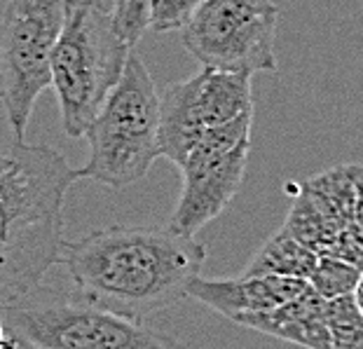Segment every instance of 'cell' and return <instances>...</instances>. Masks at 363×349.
Instances as JSON below:
<instances>
[{
  "label": "cell",
  "instance_id": "6da1fadb",
  "mask_svg": "<svg viewBox=\"0 0 363 349\" xmlns=\"http://www.w3.org/2000/svg\"><path fill=\"white\" fill-rule=\"evenodd\" d=\"M206 253L195 237L169 228L111 225L64 242L59 262L71 277L75 298L143 321L188 298Z\"/></svg>",
  "mask_w": 363,
  "mask_h": 349
},
{
  "label": "cell",
  "instance_id": "7a4b0ae2",
  "mask_svg": "<svg viewBox=\"0 0 363 349\" xmlns=\"http://www.w3.org/2000/svg\"><path fill=\"white\" fill-rule=\"evenodd\" d=\"M80 181L64 155L17 141L0 157V307L33 291L64 249V199Z\"/></svg>",
  "mask_w": 363,
  "mask_h": 349
},
{
  "label": "cell",
  "instance_id": "3957f363",
  "mask_svg": "<svg viewBox=\"0 0 363 349\" xmlns=\"http://www.w3.org/2000/svg\"><path fill=\"white\" fill-rule=\"evenodd\" d=\"M160 94L148 68L129 52L125 71L89 122V157L80 178L113 190L138 183L160 157Z\"/></svg>",
  "mask_w": 363,
  "mask_h": 349
},
{
  "label": "cell",
  "instance_id": "277c9868",
  "mask_svg": "<svg viewBox=\"0 0 363 349\" xmlns=\"http://www.w3.org/2000/svg\"><path fill=\"white\" fill-rule=\"evenodd\" d=\"M0 316L19 349H188L164 331L40 284L0 307Z\"/></svg>",
  "mask_w": 363,
  "mask_h": 349
},
{
  "label": "cell",
  "instance_id": "5b68a950",
  "mask_svg": "<svg viewBox=\"0 0 363 349\" xmlns=\"http://www.w3.org/2000/svg\"><path fill=\"white\" fill-rule=\"evenodd\" d=\"M131 48L115 33L111 12L87 0H68L66 19L52 54L54 94L61 125L71 138L84 136L89 122L125 71Z\"/></svg>",
  "mask_w": 363,
  "mask_h": 349
},
{
  "label": "cell",
  "instance_id": "8992f818",
  "mask_svg": "<svg viewBox=\"0 0 363 349\" xmlns=\"http://www.w3.org/2000/svg\"><path fill=\"white\" fill-rule=\"evenodd\" d=\"M66 3L10 0L0 19V101L17 141H24L35 101L50 87Z\"/></svg>",
  "mask_w": 363,
  "mask_h": 349
},
{
  "label": "cell",
  "instance_id": "52a82bcc",
  "mask_svg": "<svg viewBox=\"0 0 363 349\" xmlns=\"http://www.w3.org/2000/svg\"><path fill=\"white\" fill-rule=\"evenodd\" d=\"M279 7L272 0H204L181 28V40L206 68L277 73Z\"/></svg>",
  "mask_w": 363,
  "mask_h": 349
},
{
  "label": "cell",
  "instance_id": "ba28073f",
  "mask_svg": "<svg viewBox=\"0 0 363 349\" xmlns=\"http://www.w3.org/2000/svg\"><path fill=\"white\" fill-rule=\"evenodd\" d=\"M251 115H239L237 120L204 131L179 167L183 188L169 216V230L195 237L204 225L225 211L244 183L251 153Z\"/></svg>",
  "mask_w": 363,
  "mask_h": 349
},
{
  "label": "cell",
  "instance_id": "9c48e42d",
  "mask_svg": "<svg viewBox=\"0 0 363 349\" xmlns=\"http://www.w3.org/2000/svg\"><path fill=\"white\" fill-rule=\"evenodd\" d=\"M305 279L277 277V275H237L225 279H204L197 277L190 284L188 298L199 300L208 309L228 316L230 321H239L244 316L269 312L281 307L284 302L303 296L307 291Z\"/></svg>",
  "mask_w": 363,
  "mask_h": 349
},
{
  "label": "cell",
  "instance_id": "30bf717a",
  "mask_svg": "<svg viewBox=\"0 0 363 349\" xmlns=\"http://www.w3.org/2000/svg\"><path fill=\"white\" fill-rule=\"evenodd\" d=\"M237 323L305 349H333L326 323V300L316 296L310 286L303 296L284 302L281 307L244 316Z\"/></svg>",
  "mask_w": 363,
  "mask_h": 349
},
{
  "label": "cell",
  "instance_id": "8fae6325",
  "mask_svg": "<svg viewBox=\"0 0 363 349\" xmlns=\"http://www.w3.org/2000/svg\"><path fill=\"white\" fill-rule=\"evenodd\" d=\"M204 131L195 101V75L164 87L160 96V157L181 167Z\"/></svg>",
  "mask_w": 363,
  "mask_h": 349
},
{
  "label": "cell",
  "instance_id": "7c38bea8",
  "mask_svg": "<svg viewBox=\"0 0 363 349\" xmlns=\"http://www.w3.org/2000/svg\"><path fill=\"white\" fill-rule=\"evenodd\" d=\"M249 73L206 68L195 73V101L204 127L225 125L253 111V82Z\"/></svg>",
  "mask_w": 363,
  "mask_h": 349
},
{
  "label": "cell",
  "instance_id": "4fadbf2b",
  "mask_svg": "<svg viewBox=\"0 0 363 349\" xmlns=\"http://www.w3.org/2000/svg\"><path fill=\"white\" fill-rule=\"evenodd\" d=\"M319 253L307 249L296 237L279 228L265 244L256 251L249 265L244 267V275H277L293 279H310Z\"/></svg>",
  "mask_w": 363,
  "mask_h": 349
},
{
  "label": "cell",
  "instance_id": "5bb4252c",
  "mask_svg": "<svg viewBox=\"0 0 363 349\" xmlns=\"http://www.w3.org/2000/svg\"><path fill=\"white\" fill-rule=\"evenodd\" d=\"M281 228L314 253L326 251L337 232L342 230L303 188H300V197L293 201L289 218Z\"/></svg>",
  "mask_w": 363,
  "mask_h": 349
},
{
  "label": "cell",
  "instance_id": "9a60e30c",
  "mask_svg": "<svg viewBox=\"0 0 363 349\" xmlns=\"http://www.w3.org/2000/svg\"><path fill=\"white\" fill-rule=\"evenodd\" d=\"M340 228L354 221V185L347 165L330 167L300 185Z\"/></svg>",
  "mask_w": 363,
  "mask_h": 349
},
{
  "label": "cell",
  "instance_id": "2e32d148",
  "mask_svg": "<svg viewBox=\"0 0 363 349\" xmlns=\"http://www.w3.org/2000/svg\"><path fill=\"white\" fill-rule=\"evenodd\" d=\"M361 270L347 265V262L333 258V255L319 253L312 277L307 279L310 289L323 300H335L342 296H352L354 286L359 282Z\"/></svg>",
  "mask_w": 363,
  "mask_h": 349
},
{
  "label": "cell",
  "instance_id": "e0dca14e",
  "mask_svg": "<svg viewBox=\"0 0 363 349\" xmlns=\"http://www.w3.org/2000/svg\"><path fill=\"white\" fill-rule=\"evenodd\" d=\"M326 323L333 349H363V316L352 296L326 300Z\"/></svg>",
  "mask_w": 363,
  "mask_h": 349
},
{
  "label": "cell",
  "instance_id": "ac0fdd59",
  "mask_svg": "<svg viewBox=\"0 0 363 349\" xmlns=\"http://www.w3.org/2000/svg\"><path fill=\"white\" fill-rule=\"evenodd\" d=\"M150 7L152 0H115L111 19L122 40H125L131 50L141 38L148 33L150 26Z\"/></svg>",
  "mask_w": 363,
  "mask_h": 349
},
{
  "label": "cell",
  "instance_id": "d6986e66",
  "mask_svg": "<svg viewBox=\"0 0 363 349\" xmlns=\"http://www.w3.org/2000/svg\"><path fill=\"white\" fill-rule=\"evenodd\" d=\"M202 3L204 0H152L148 31L152 33L181 31Z\"/></svg>",
  "mask_w": 363,
  "mask_h": 349
},
{
  "label": "cell",
  "instance_id": "ffe728a7",
  "mask_svg": "<svg viewBox=\"0 0 363 349\" xmlns=\"http://www.w3.org/2000/svg\"><path fill=\"white\" fill-rule=\"evenodd\" d=\"M323 253L333 255V258L342 260V262H347V265L357 267L363 272V228L357 221L345 225Z\"/></svg>",
  "mask_w": 363,
  "mask_h": 349
},
{
  "label": "cell",
  "instance_id": "44dd1931",
  "mask_svg": "<svg viewBox=\"0 0 363 349\" xmlns=\"http://www.w3.org/2000/svg\"><path fill=\"white\" fill-rule=\"evenodd\" d=\"M354 185V221L363 228V165H347Z\"/></svg>",
  "mask_w": 363,
  "mask_h": 349
},
{
  "label": "cell",
  "instance_id": "7402d4cb",
  "mask_svg": "<svg viewBox=\"0 0 363 349\" xmlns=\"http://www.w3.org/2000/svg\"><path fill=\"white\" fill-rule=\"evenodd\" d=\"M352 300H354V305H357L359 314L363 316V272L359 275V282H357V286H354V291H352Z\"/></svg>",
  "mask_w": 363,
  "mask_h": 349
},
{
  "label": "cell",
  "instance_id": "603a6c76",
  "mask_svg": "<svg viewBox=\"0 0 363 349\" xmlns=\"http://www.w3.org/2000/svg\"><path fill=\"white\" fill-rule=\"evenodd\" d=\"M0 349H19L17 343L7 336V331H5V323H3V316H0Z\"/></svg>",
  "mask_w": 363,
  "mask_h": 349
},
{
  "label": "cell",
  "instance_id": "cb8c5ba5",
  "mask_svg": "<svg viewBox=\"0 0 363 349\" xmlns=\"http://www.w3.org/2000/svg\"><path fill=\"white\" fill-rule=\"evenodd\" d=\"M87 3H91V5L99 7V10H104V12H111L115 0H87Z\"/></svg>",
  "mask_w": 363,
  "mask_h": 349
}]
</instances>
